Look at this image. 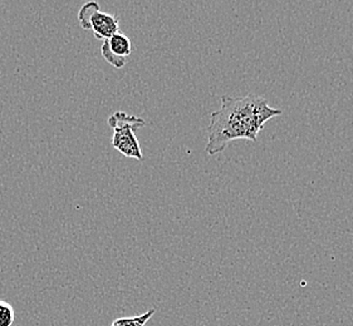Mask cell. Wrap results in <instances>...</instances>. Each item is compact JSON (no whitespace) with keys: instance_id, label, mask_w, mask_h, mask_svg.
<instances>
[{"instance_id":"obj_6","label":"cell","mask_w":353,"mask_h":326,"mask_svg":"<svg viewBox=\"0 0 353 326\" xmlns=\"http://www.w3.org/2000/svg\"><path fill=\"white\" fill-rule=\"evenodd\" d=\"M14 321V307L7 301L0 300V326H12Z\"/></svg>"},{"instance_id":"obj_3","label":"cell","mask_w":353,"mask_h":326,"mask_svg":"<svg viewBox=\"0 0 353 326\" xmlns=\"http://www.w3.org/2000/svg\"><path fill=\"white\" fill-rule=\"evenodd\" d=\"M78 21L82 28L91 29L93 36L97 39L106 41L110 36L120 32L119 19L113 14L105 13L101 10L97 1H88L85 3L78 10Z\"/></svg>"},{"instance_id":"obj_1","label":"cell","mask_w":353,"mask_h":326,"mask_svg":"<svg viewBox=\"0 0 353 326\" xmlns=\"http://www.w3.org/2000/svg\"><path fill=\"white\" fill-rule=\"evenodd\" d=\"M282 113L281 109L272 108L265 98L256 94L223 96L219 111L210 114L206 153L215 156L238 140L256 142L265 123Z\"/></svg>"},{"instance_id":"obj_2","label":"cell","mask_w":353,"mask_h":326,"mask_svg":"<svg viewBox=\"0 0 353 326\" xmlns=\"http://www.w3.org/2000/svg\"><path fill=\"white\" fill-rule=\"evenodd\" d=\"M108 124L113 129V149H117L123 156L142 161L143 153L134 132L146 126V121L134 114L117 111L108 118Z\"/></svg>"},{"instance_id":"obj_4","label":"cell","mask_w":353,"mask_h":326,"mask_svg":"<svg viewBox=\"0 0 353 326\" xmlns=\"http://www.w3.org/2000/svg\"><path fill=\"white\" fill-rule=\"evenodd\" d=\"M101 53L107 63L117 69H122L128 63V56L132 53V42L126 34L117 32L103 41Z\"/></svg>"},{"instance_id":"obj_5","label":"cell","mask_w":353,"mask_h":326,"mask_svg":"<svg viewBox=\"0 0 353 326\" xmlns=\"http://www.w3.org/2000/svg\"><path fill=\"white\" fill-rule=\"evenodd\" d=\"M155 314L156 309H150L137 316H123V318L113 320L111 326H145L154 318Z\"/></svg>"}]
</instances>
